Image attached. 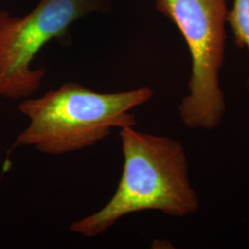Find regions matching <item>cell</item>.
<instances>
[{"mask_svg":"<svg viewBox=\"0 0 249 249\" xmlns=\"http://www.w3.org/2000/svg\"><path fill=\"white\" fill-rule=\"evenodd\" d=\"M123 171L113 196L102 209L71 224L72 232L92 238L129 214L158 211L186 217L199 209L188 177L186 151L168 137L120 128Z\"/></svg>","mask_w":249,"mask_h":249,"instance_id":"1","label":"cell"},{"mask_svg":"<svg viewBox=\"0 0 249 249\" xmlns=\"http://www.w3.org/2000/svg\"><path fill=\"white\" fill-rule=\"evenodd\" d=\"M152 96L150 87L98 92L78 82H66L40 97L23 99L18 110L29 124L17 136L12 149L34 147L58 156L92 147L114 128L135 126L131 111Z\"/></svg>","mask_w":249,"mask_h":249,"instance_id":"2","label":"cell"},{"mask_svg":"<svg viewBox=\"0 0 249 249\" xmlns=\"http://www.w3.org/2000/svg\"><path fill=\"white\" fill-rule=\"evenodd\" d=\"M154 1L181 33L191 57L189 92L179 106L181 120L190 129H214L226 110L220 73L225 59L227 0Z\"/></svg>","mask_w":249,"mask_h":249,"instance_id":"3","label":"cell"},{"mask_svg":"<svg viewBox=\"0 0 249 249\" xmlns=\"http://www.w3.org/2000/svg\"><path fill=\"white\" fill-rule=\"evenodd\" d=\"M108 0H40L23 17L0 11V97H32L40 89L45 68L33 69L41 50L65 41L73 23L89 14L107 13Z\"/></svg>","mask_w":249,"mask_h":249,"instance_id":"4","label":"cell"},{"mask_svg":"<svg viewBox=\"0 0 249 249\" xmlns=\"http://www.w3.org/2000/svg\"><path fill=\"white\" fill-rule=\"evenodd\" d=\"M226 22L231 29L235 45L248 48L249 52V0H233L231 9H228Z\"/></svg>","mask_w":249,"mask_h":249,"instance_id":"5","label":"cell"}]
</instances>
